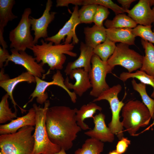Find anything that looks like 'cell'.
<instances>
[{
    "label": "cell",
    "instance_id": "18",
    "mask_svg": "<svg viewBox=\"0 0 154 154\" xmlns=\"http://www.w3.org/2000/svg\"><path fill=\"white\" fill-rule=\"evenodd\" d=\"M35 112L33 108H31L27 113L16 119H13L9 123L0 125V135L13 133L20 128L27 126H35Z\"/></svg>",
    "mask_w": 154,
    "mask_h": 154
},
{
    "label": "cell",
    "instance_id": "12",
    "mask_svg": "<svg viewBox=\"0 0 154 154\" xmlns=\"http://www.w3.org/2000/svg\"><path fill=\"white\" fill-rule=\"evenodd\" d=\"M11 54L9 57L4 65H8L11 61L15 64L22 66L35 77L41 78L42 74L45 72L43 68L44 64L41 62L38 63L35 58L27 53L25 51H18L14 48L10 50Z\"/></svg>",
    "mask_w": 154,
    "mask_h": 154
},
{
    "label": "cell",
    "instance_id": "41",
    "mask_svg": "<svg viewBox=\"0 0 154 154\" xmlns=\"http://www.w3.org/2000/svg\"><path fill=\"white\" fill-rule=\"evenodd\" d=\"M107 154H121L118 153L116 150H113L110 151Z\"/></svg>",
    "mask_w": 154,
    "mask_h": 154
},
{
    "label": "cell",
    "instance_id": "33",
    "mask_svg": "<svg viewBox=\"0 0 154 154\" xmlns=\"http://www.w3.org/2000/svg\"><path fill=\"white\" fill-rule=\"evenodd\" d=\"M96 4L104 6L112 10L116 15L124 13L125 11L111 0H83V5Z\"/></svg>",
    "mask_w": 154,
    "mask_h": 154
},
{
    "label": "cell",
    "instance_id": "29",
    "mask_svg": "<svg viewBox=\"0 0 154 154\" xmlns=\"http://www.w3.org/2000/svg\"><path fill=\"white\" fill-rule=\"evenodd\" d=\"M115 43L107 37L104 42L93 49L94 53L102 60L107 62L115 50L116 47Z\"/></svg>",
    "mask_w": 154,
    "mask_h": 154
},
{
    "label": "cell",
    "instance_id": "30",
    "mask_svg": "<svg viewBox=\"0 0 154 154\" xmlns=\"http://www.w3.org/2000/svg\"><path fill=\"white\" fill-rule=\"evenodd\" d=\"M9 96L6 93L2 98L0 102V123H5L17 117V112H13L9 107L8 100Z\"/></svg>",
    "mask_w": 154,
    "mask_h": 154
},
{
    "label": "cell",
    "instance_id": "38",
    "mask_svg": "<svg viewBox=\"0 0 154 154\" xmlns=\"http://www.w3.org/2000/svg\"><path fill=\"white\" fill-rule=\"evenodd\" d=\"M136 1L135 0H117V1L121 5V7L125 11L126 13V11L129 10L131 3Z\"/></svg>",
    "mask_w": 154,
    "mask_h": 154
},
{
    "label": "cell",
    "instance_id": "23",
    "mask_svg": "<svg viewBox=\"0 0 154 154\" xmlns=\"http://www.w3.org/2000/svg\"><path fill=\"white\" fill-rule=\"evenodd\" d=\"M102 108L94 102H92L82 105L76 114L77 123L82 129L86 130L90 128L84 122L85 119L89 118H93L94 115L97 110L101 111Z\"/></svg>",
    "mask_w": 154,
    "mask_h": 154
},
{
    "label": "cell",
    "instance_id": "32",
    "mask_svg": "<svg viewBox=\"0 0 154 154\" xmlns=\"http://www.w3.org/2000/svg\"><path fill=\"white\" fill-rule=\"evenodd\" d=\"M151 26H144L138 25L132 29V32L135 36L154 44V33L152 31Z\"/></svg>",
    "mask_w": 154,
    "mask_h": 154
},
{
    "label": "cell",
    "instance_id": "13",
    "mask_svg": "<svg viewBox=\"0 0 154 154\" xmlns=\"http://www.w3.org/2000/svg\"><path fill=\"white\" fill-rule=\"evenodd\" d=\"M52 5L51 0H48L45 8L42 15L39 18L35 19L30 16L31 30L34 31V43L37 44L40 38L44 39L48 37L47 29L49 24L54 20L56 13L50 12Z\"/></svg>",
    "mask_w": 154,
    "mask_h": 154
},
{
    "label": "cell",
    "instance_id": "44",
    "mask_svg": "<svg viewBox=\"0 0 154 154\" xmlns=\"http://www.w3.org/2000/svg\"><path fill=\"white\" fill-rule=\"evenodd\" d=\"M153 23V25H154V29H153V31L154 33V22Z\"/></svg>",
    "mask_w": 154,
    "mask_h": 154
},
{
    "label": "cell",
    "instance_id": "31",
    "mask_svg": "<svg viewBox=\"0 0 154 154\" xmlns=\"http://www.w3.org/2000/svg\"><path fill=\"white\" fill-rule=\"evenodd\" d=\"M98 5L94 4L84 5L78 10V16L81 23L90 24L93 22Z\"/></svg>",
    "mask_w": 154,
    "mask_h": 154
},
{
    "label": "cell",
    "instance_id": "28",
    "mask_svg": "<svg viewBox=\"0 0 154 154\" xmlns=\"http://www.w3.org/2000/svg\"><path fill=\"white\" fill-rule=\"evenodd\" d=\"M131 82L133 88L139 94L143 102L149 109L151 118L154 119V100L147 94L146 84L141 82L137 83L134 78H133Z\"/></svg>",
    "mask_w": 154,
    "mask_h": 154
},
{
    "label": "cell",
    "instance_id": "16",
    "mask_svg": "<svg viewBox=\"0 0 154 154\" xmlns=\"http://www.w3.org/2000/svg\"><path fill=\"white\" fill-rule=\"evenodd\" d=\"M105 116L100 113L93 118L94 124V128L85 132L86 135L103 142H113L115 139L114 134L107 127L105 122Z\"/></svg>",
    "mask_w": 154,
    "mask_h": 154
},
{
    "label": "cell",
    "instance_id": "24",
    "mask_svg": "<svg viewBox=\"0 0 154 154\" xmlns=\"http://www.w3.org/2000/svg\"><path fill=\"white\" fill-rule=\"evenodd\" d=\"M141 42L145 50V55L143 56L142 66L140 70L154 76V45L142 39Z\"/></svg>",
    "mask_w": 154,
    "mask_h": 154
},
{
    "label": "cell",
    "instance_id": "42",
    "mask_svg": "<svg viewBox=\"0 0 154 154\" xmlns=\"http://www.w3.org/2000/svg\"><path fill=\"white\" fill-rule=\"evenodd\" d=\"M154 125V121H153L152 123L149 125L148 127L144 131H143L142 132H143L146 130H148L150 128L152 127Z\"/></svg>",
    "mask_w": 154,
    "mask_h": 154
},
{
    "label": "cell",
    "instance_id": "43",
    "mask_svg": "<svg viewBox=\"0 0 154 154\" xmlns=\"http://www.w3.org/2000/svg\"><path fill=\"white\" fill-rule=\"evenodd\" d=\"M149 2L151 6L152 5H154V0H149Z\"/></svg>",
    "mask_w": 154,
    "mask_h": 154
},
{
    "label": "cell",
    "instance_id": "19",
    "mask_svg": "<svg viewBox=\"0 0 154 154\" xmlns=\"http://www.w3.org/2000/svg\"><path fill=\"white\" fill-rule=\"evenodd\" d=\"M27 82L29 84L35 83V77L27 71L23 72L20 75L14 78L0 81V86L8 94L13 104L15 112L17 111L16 106L20 108L23 114L27 111L19 106L15 101L13 96V91L16 86L19 83Z\"/></svg>",
    "mask_w": 154,
    "mask_h": 154
},
{
    "label": "cell",
    "instance_id": "9",
    "mask_svg": "<svg viewBox=\"0 0 154 154\" xmlns=\"http://www.w3.org/2000/svg\"><path fill=\"white\" fill-rule=\"evenodd\" d=\"M92 68L88 72L92 89L90 95L98 98L104 91L110 87L106 82L107 75L112 72L113 69L107 62L102 60L94 54L91 61Z\"/></svg>",
    "mask_w": 154,
    "mask_h": 154
},
{
    "label": "cell",
    "instance_id": "7",
    "mask_svg": "<svg viewBox=\"0 0 154 154\" xmlns=\"http://www.w3.org/2000/svg\"><path fill=\"white\" fill-rule=\"evenodd\" d=\"M32 13L30 8H25L17 26L9 32L10 48L18 51H25L35 44L31 33L29 15Z\"/></svg>",
    "mask_w": 154,
    "mask_h": 154
},
{
    "label": "cell",
    "instance_id": "25",
    "mask_svg": "<svg viewBox=\"0 0 154 154\" xmlns=\"http://www.w3.org/2000/svg\"><path fill=\"white\" fill-rule=\"evenodd\" d=\"M137 25L132 19L124 13L116 15L112 20L107 19L104 23L106 29H133L137 26Z\"/></svg>",
    "mask_w": 154,
    "mask_h": 154
},
{
    "label": "cell",
    "instance_id": "5",
    "mask_svg": "<svg viewBox=\"0 0 154 154\" xmlns=\"http://www.w3.org/2000/svg\"><path fill=\"white\" fill-rule=\"evenodd\" d=\"M123 127L130 135L137 136L140 128L147 125L151 118L150 112L143 102L138 100L128 101L121 110Z\"/></svg>",
    "mask_w": 154,
    "mask_h": 154
},
{
    "label": "cell",
    "instance_id": "26",
    "mask_svg": "<svg viewBox=\"0 0 154 154\" xmlns=\"http://www.w3.org/2000/svg\"><path fill=\"white\" fill-rule=\"evenodd\" d=\"M104 146L103 142L90 138L85 141L81 147L77 149L74 154H101Z\"/></svg>",
    "mask_w": 154,
    "mask_h": 154
},
{
    "label": "cell",
    "instance_id": "10",
    "mask_svg": "<svg viewBox=\"0 0 154 154\" xmlns=\"http://www.w3.org/2000/svg\"><path fill=\"white\" fill-rule=\"evenodd\" d=\"M35 77L36 87L30 95L29 98H31V99L25 104L23 108H25L27 104L31 102L35 98H36V100L37 103L41 105L44 104L48 98V93L45 92V90L48 87L52 85H57L63 89L68 94L72 102L74 103L76 102L77 95L66 87L64 83L65 79L60 70H56V72L53 75L52 78V80L51 81H46L37 77Z\"/></svg>",
    "mask_w": 154,
    "mask_h": 154
},
{
    "label": "cell",
    "instance_id": "45",
    "mask_svg": "<svg viewBox=\"0 0 154 154\" xmlns=\"http://www.w3.org/2000/svg\"><path fill=\"white\" fill-rule=\"evenodd\" d=\"M153 11L154 12V6L153 7V8L152 9Z\"/></svg>",
    "mask_w": 154,
    "mask_h": 154
},
{
    "label": "cell",
    "instance_id": "37",
    "mask_svg": "<svg viewBox=\"0 0 154 154\" xmlns=\"http://www.w3.org/2000/svg\"><path fill=\"white\" fill-rule=\"evenodd\" d=\"M10 54L6 48L0 47V68H3V63L6 62Z\"/></svg>",
    "mask_w": 154,
    "mask_h": 154
},
{
    "label": "cell",
    "instance_id": "27",
    "mask_svg": "<svg viewBox=\"0 0 154 154\" xmlns=\"http://www.w3.org/2000/svg\"><path fill=\"white\" fill-rule=\"evenodd\" d=\"M131 78H136L141 82L151 86L153 88V91L151 97L154 98V76L149 75L140 70H136L135 72H123L120 74L119 77V79L123 82Z\"/></svg>",
    "mask_w": 154,
    "mask_h": 154
},
{
    "label": "cell",
    "instance_id": "15",
    "mask_svg": "<svg viewBox=\"0 0 154 154\" xmlns=\"http://www.w3.org/2000/svg\"><path fill=\"white\" fill-rule=\"evenodd\" d=\"M71 79H74L75 82L73 84L69 82L67 76L65 79L64 84L69 90H72L76 95L81 97L88 89L92 88L88 72L83 69H76L72 70L69 75Z\"/></svg>",
    "mask_w": 154,
    "mask_h": 154
},
{
    "label": "cell",
    "instance_id": "39",
    "mask_svg": "<svg viewBox=\"0 0 154 154\" xmlns=\"http://www.w3.org/2000/svg\"><path fill=\"white\" fill-rule=\"evenodd\" d=\"M1 69L0 72V82L5 81L10 79L9 76L4 73L3 68Z\"/></svg>",
    "mask_w": 154,
    "mask_h": 154
},
{
    "label": "cell",
    "instance_id": "36",
    "mask_svg": "<svg viewBox=\"0 0 154 154\" xmlns=\"http://www.w3.org/2000/svg\"><path fill=\"white\" fill-rule=\"evenodd\" d=\"M83 0H57L56 1V7H68L69 4L76 5H83Z\"/></svg>",
    "mask_w": 154,
    "mask_h": 154
},
{
    "label": "cell",
    "instance_id": "21",
    "mask_svg": "<svg viewBox=\"0 0 154 154\" xmlns=\"http://www.w3.org/2000/svg\"><path fill=\"white\" fill-rule=\"evenodd\" d=\"M106 29L104 26L100 27L95 24L91 27L84 28V33L86 44L94 49L104 42L107 38Z\"/></svg>",
    "mask_w": 154,
    "mask_h": 154
},
{
    "label": "cell",
    "instance_id": "40",
    "mask_svg": "<svg viewBox=\"0 0 154 154\" xmlns=\"http://www.w3.org/2000/svg\"><path fill=\"white\" fill-rule=\"evenodd\" d=\"M54 154H67L66 152V151L63 149H61L58 152Z\"/></svg>",
    "mask_w": 154,
    "mask_h": 154
},
{
    "label": "cell",
    "instance_id": "4",
    "mask_svg": "<svg viewBox=\"0 0 154 154\" xmlns=\"http://www.w3.org/2000/svg\"><path fill=\"white\" fill-rule=\"evenodd\" d=\"M50 102L47 100L44 107L33 105L35 112V125L33 134L34 145L32 154H54L60 150L61 148L49 139L46 126V117Z\"/></svg>",
    "mask_w": 154,
    "mask_h": 154
},
{
    "label": "cell",
    "instance_id": "11",
    "mask_svg": "<svg viewBox=\"0 0 154 154\" xmlns=\"http://www.w3.org/2000/svg\"><path fill=\"white\" fill-rule=\"evenodd\" d=\"M78 6L76 5L73 8L71 15L68 21L55 35L48 37L44 39L45 41L51 42L55 45L60 44L62 40L63 44L72 43L74 45L78 43L79 40L75 32L77 26L80 23L78 14Z\"/></svg>",
    "mask_w": 154,
    "mask_h": 154
},
{
    "label": "cell",
    "instance_id": "2",
    "mask_svg": "<svg viewBox=\"0 0 154 154\" xmlns=\"http://www.w3.org/2000/svg\"><path fill=\"white\" fill-rule=\"evenodd\" d=\"M40 42L41 44H35L29 49L32 51L37 62L47 64L49 66L47 74L50 70H60L63 69L66 59L65 54L72 57L77 56L76 53L72 51L74 47L72 43L53 45L52 42H48L43 39Z\"/></svg>",
    "mask_w": 154,
    "mask_h": 154
},
{
    "label": "cell",
    "instance_id": "22",
    "mask_svg": "<svg viewBox=\"0 0 154 154\" xmlns=\"http://www.w3.org/2000/svg\"><path fill=\"white\" fill-rule=\"evenodd\" d=\"M132 29L128 28H106L107 37L115 43L119 42L129 46L134 45L136 37L133 33Z\"/></svg>",
    "mask_w": 154,
    "mask_h": 154
},
{
    "label": "cell",
    "instance_id": "8",
    "mask_svg": "<svg viewBox=\"0 0 154 154\" xmlns=\"http://www.w3.org/2000/svg\"><path fill=\"white\" fill-rule=\"evenodd\" d=\"M129 45L119 43L107 62L112 68L117 65L121 66L132 73L141 68L143 56L129 48Z\"/></svg>",
    "mask_w": 154,
    "mask_h": 154
},
{
    "label": "cell",
    "instance_id": "14",
    "mask_svg": "<svg viewBox=\"0 0 154 154\" xmlns=\"http://www.w3.org/2000/svg\"><path fill=\"white\" fill-rule=\"evenodd\" d=\"M137 24L151 26L154 22V12L151 8L149 0H140L130 10L126 11Z\"/></svg>",
    "mask_w": 154,
    "mask_h": 154
},
{
    "label": "cell",
    "instance_id": "46",
    "mask_svg": "<svg viewBox=\"0 0 154 154\" xmlns=\"http://www.w3.org/2000/svg\"></svg>",
    "mask_w": 154,
    "mask_h": 154
},
{
    "label": "cell",
    "instance_id": "35",
    "mask_svg": "<svg viewBox=\"0 0 154 154\" xmlns=\"http://www.w3.org/2000/svg\"><path fill=\"white\" fill-rule=\"evenodd\" d=\"M119 140L116 145V150L118 153L122 154L127 150L131 141L127 138L124 137Z\"/></svg>",
    "mask_w": 154,
    "mask_h": 154
},
{
    "label": "cell",
    "instance_id": "20",
    "mask_svg": "<svg viewBox=\"0 0 154 154\" xmlns=\"http://www.w3.org/2000/svg\"><path fill=\"white\" fill-rule=\"evenodd\" d=\"M15 2L14 0H0V44L3 48L7 47L3 37L4 28L9 21L18 17L12 12Z\"/></svg>",
    "mask_w": 154,
    "mask_h": 154
},
{
    "label": "cell",
    "instance_id": "3",
    "mask_svg": "<svg viewBox=\"0 0 154 154\" xmlns=\"http://www.w3.org/2000/svg\"><path fill=\"white\" fill-rule=\"evenodd\" d=\"M35 129L33 126H27L14 133L0 135V154H32Z\"/></svg>",
    "mask_w": 154,
    "mask_h": 154
},
{
    "label": "cell",
    "instance_id": "1",
    "mask_svg": "<svg viewBox=\"0 0 154 154\" xmlns=\"http://www.w3.org/2000/svg\"><path fill=\"white\" fill-rule=\"evenodd\" d=\"M78 110L55 106L49 107L46 113V126L49 139L66 151L72 148L73 142L82 130L76 119Z\"/></svg>",
    "mask_w": 154,
    "mask_h": 154
},
{
    "label": "cell",
    "instance_id": "6",
    "mask_svg": "<svg viewBox=\"0 0 154 154\" xmlns=\"http://www.w3.org/2000/svg\"><path fill=\"white\" fill-rule=\"evenodd\" d=\"M119 84L113 86L103 92L92 102L105 100L109 102L112 113L111 121L108 124V127L112 132L117 135L119 140L123 137V127L120 120V113L124 104L119 100L118 95L122 89Z\"/></svg>",
    "mask_w": 154,
    "mask_h": 154
},
{
    "label": "cell",
    "instance_id": "34",
    "mask_svg": "<svg viewBox=\"0 0 154 154\" xmlns=\"http://www.w3.org/2000/svg\"><path fill=\"white\" fill-rule=\"evenodd\" d=\"M110 13L108 8L98 5L94 17L93 22L99 27L103 26L104 21L107 18Z\"/></svg>",
    "mask_w": 154,
    "mask_h": 154
},
{
    "label": "cell",
    "instance_id": "17",
    "mask_svg": "<svg viewBox=\"0 0 154 154\" xmlns=\"http://www.w3.org/2000/svg\"><path fill=\"white\" fill-rule=\"evenodd\" d=\"M80 50V54L78 58L74 61L69 62L67 64L64 70L66 75H68L72 70L76 69L83 68V69L88 72L91 70V61L94 54L93 48L81 42Z\"/></svg>",
    "mask_w": 154,
    "mask_h": 154
}]
</instances>
